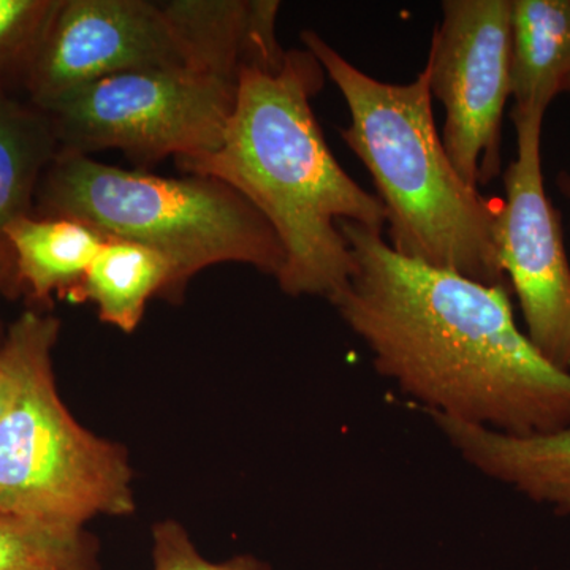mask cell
<instances>
[{"mask_svg":"<svg viewBox=\"0 0 570 570\" xmlns=\"http://www.w3.org/2000/svg\"><path fill=\"white\" fill-rule=\"evenodd\" d=\"M340 228L355 272L330 303L382 377L430 415L515 436L570 426V371L521 332L509 285L412 261L376 228Z\"/></svg>","mask_w":570,"mask_h":570,"instance_id":"6da1fadb","label":"cell"},{"mask_svg":"<svg viewBox=\"0 0 570 570\" xmlns=\"http://www.w3.org/2000/svg\"><path fill=\"white\" fill-rule=\"evenodd\" d=\"M324 82V67L307 50H287L277 70L245 71L219 148L175 164L234 187L268 220L285 254L276 277L284 294L330 302L355 272L340 225L382 230L387 216L326 145L311 105Z\"/></svg>","mask_w":570,"mask_h":570,"instance_id":"7a4b0ae2","label":"cell"},{"mask_svg":"<svg viewBox=\"0 0 570 570\" xmlns=\"http://www.w3.org/2000/svg\"><path fill=\"white\" fill-rule=\"evenodd\" d=\"M299 39L347 105L351 122L341 138L373 178L390 246L479 283L509 285L493 238L498 202L485 200L453 167L434 121L425 67L406 85L381 81L317 32L306 29Z\"/></svg>","mask_w":570,"mask_h":570,"instance_id":"3957f363","label":"cell"},{"mask_svg":"<svg viewBox=\"0 0 570 570\" xmlns=\"http://www.w3.org/2000/svg\"><path fill=\"white\" fill-rule=\"evenodd\" d=\"M33 216L70 217L107 238L157 250L174 272L168 302L213 265L279 276L285 254L268 220L238 190L209 176L163 178L80 154L59 153L41 179Z\"/></svg>","mask_w":570,"mask_h":570,"instance_id":"277c9868","label":"cell"},{"mask_svg":"<svg viewBox=\"0 0 570 570\" xmlns=\"http://www.w3.org/2000/svg\"><path fill=\"white\" fill-rule=\"evenodd\" d=\"M129 452L77 422L41 355L0 422V513L80 530L96 517L135 512Z\"/></svg>","mask_w":570,"mask_h":570,"instance_id":"5b68a950","label":"cell"},{"mask_svg":"<svg viewBox=\"0 0 570 570\" xmlns=\"http://www.w3.org/2000/svg\"><path fill=\"white\" fill-rule=\"evenodd\" d=\"M238 85L187 67L112 75L50 107L61 153L121 151L138 170L219 148Z\"/></svg>","mask_w":570,"mask_h":570,"instance_id":"8992f818","label":"cell"},{"mask_svg":"<svg viewBox=\"0 0 570 570\" xmlns=\"http://www.w3.org/2000/svg\"><path fill=\"white\" fill-rule=\"evenodd\" d=\"M425 69L445 110L444 142L469 186L501 175V132L510 97L512 0H444Z\"/></svg>","mask_w":570,"mask_h":570,"instance_id":"52a82bcc","label":"cell"},{"mask_svg":"<svg viewBox=\"0 0 570 570\" xmlns=\"http://www.w3.org/2000/svg\"><path fill=\"white\" fill-rule=\"evenodd\" d=\"M517 157L504 171L493 238L510 291L519 296L527 335L547 358L570 371V264L560 213L546 193L540 138L546 112H510Z\"/></svg>","mask_w":570,"mask_h":570,"instance_id":"ba28073f","label":"cell"},{"mask_svg":"<svg viewBox=\"0 0 570 570\" xmlns=\"http://www.w3.org/2000/svg\"><path fill=\"white\" fill-rule=\"evenodd\" d=\"M179 67H187L186 56L163 3L61 0L24 96L47 108L66 94L112 75Z\"/></svg>","mask_w":570,"mask_h":570,"instance_id":"9c48e42d","label":"cell"},{"mask_svg":"<svg viewBox=\"0 0 570 570\" xmlns=\"http://www.w3.org/2000/svg\"><path fill=\"white\" fill-rule=\"evenodd\" d=\"M163 9L189 69L239 85L245 71L277 70L285 61L277 0H171Z\"/></svg>","mask_w":570,"mask_h":570,"instance_id":"30bf717a","label":"cell"},{"mask_svg":"<svg viewBox=\"0 0 570 570\" xmlns=\"http://www.w3.org/2000/svg\"><path fill=\"white\" fill-rule=\"evenodd\" d=\"M431 419L480 474L570 519V426L515 436L441 415Z\"/></svg>","mask_w":570,"mask_h":570,"instance_id":"8fae6325","label":"cell"},{"mask_svg":"<svg viewBox=\"0 0 570 570\" xmlns=\"http://www.w3.org/2000/svg\"><path fill=\"white\" fill-rule=\"evenodd\" d=\"M6 236L18 298L37 311H50L55 298L67 299L107 239L82 220L33 214L13 220Z\"/></svg>","mask_w":570,"mask_h":570,"instance_id":"7c38bea8","label":"cell"},{"mask_svg":"<svg viewBox=\"0 0 570 570\" xmlns=\"http://www.w3.org/2000/svg\"><path fill=\"white\" fill-rule=\"evenodd\" d=\"M59 153L48 112L28 97L0 88V268L9 279V299L18 295L7 227L33 213L41 179Z\"/></svg>","mask_w":570,"mask_h":570,"instance_id":"4fadbf2b","label":"cell"},{"mask_svg":"<svg viewBox=\"0 0 570 570\" xmlns=\"http://www.w3.org/2000/svg\"><path fill=\"white\" fill-rule=\"evenodd\" d=\"M561 94H570V0H512V110L547 112Z\"/></svg>","mask_w":570,"mask_h":570,"instance_id":"5bb4252c","label":"cell"},{"mask_svg":"<svg viewBox=\"0 0 570 570\" xmlns=\"http://www.w3.org/2000/svg\"><path fill=\"white\" fill-rule=\"evenodd\" d=\"M171 281L174 272L163 254L129 239L107 238L67 299L92 303L104 324L134 333L149 299L168 302Z\"/></svg>","mask_w":570,"mask_h":570,"instance_id":"9a60e30c","label":"cell"},{"mask_svg":"<svg viewBox=\"0 0 570 570\" xmlns=\"http://www.w3.org/2000/svg\"><path fill=\"white\" fill-rule=\"evenodd\" d=\"M0 570H102L100 543L86 528L48 527L0 513Z\"/></svg>","mask_w":570,"mask_h":570,"instance_id":"2e32d148","label":"cell"},{"mask_svg":"<svg viewBox=\"0 0 570 570\" xmlns=\"http://www.w3.org/2000/svg\"><path fill=\"white\" fill-rule=\"evenodd\" d=\"M61 0H0V88L24 96Z\"/></svg>","mask_w":570,"mask_h":570,"instance_id":"e0dca14e","label":"cell"},{"mask_svg":"<svg viewBox=\"0 0 570 570\" xmlns=\"http://www.w3.org/2000/svg\"><path fill=\"white\" fill-rule=\"evenodd\" d=\"M61 321L50 311L26 309L0 344V422L13 406L37 360L55 351Z\"/></svg>","mask_w":570,"mask_h":570,"instance_id":"ac0fdd59","label":"cell"},{"mask_svg":"<svg viewBox=\"0 0 570 570\" xmlns=\"http://www.w3.org/2000/svg\"><path fill=\"white\" fill-rule=\"evenodd\" d=\"M153 570H272L264 561L242 554L224 562L202 557L179 521L164 520L153 527Z\"/></svg>","mask_w":570,"mask_h":570,"instance_id":"d6986e66","label":"cell"},{"mask_svg":"<svg viewBox=\"0 0 570 570\" xmlns=\"http://www.w3.org/2000/svg\"><path fill=\"white\" fill-rule=\"evenodd\" d=\"M558 186H560L561 193L570 200V174H568V171H562V174L558 176Z\"/></svg>","mask_w":570,"mask_h":570,"instance_id":"ffe728a7","label":"cell"},{"mask_svg":"<svg viewBox=\"0 0 570 570\" xmlns=\"http://www.w3.org/2000/svg\"><path fill=\"white\" fill-rule=\"evenodd\" d=\"M0 295L6 296V298H9L10 295L9 279H7L2 268H0Z\"/></svg>","mask_w":570,"mask_h":570,"instance_id":"44dd1931","label":"cell"},{"mask_svg":"<svg viewBox=\"0 0 570 570\" xmlns=\"http://www.w3.org/2000/svg\"><path fill=\"white\" fill-rule=\"evenodd\" d=\"M7 326L3 325L2 318H0V344H2L3 336H6Z\"/></svg>","mask_w":570,"mask_h":570,"instance_id":"7402d4cb","label":"cell"}]
</instances>
